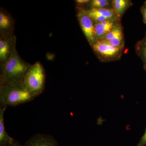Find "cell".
I'll list each match as a JSON object with an SVG mask.
<instances>
[{
  "mask_svg": "<svg viewBox=\"0 0 146 146\" xmlns=\"http://www.w3.org/2000/svg\"><path fill=\"white\" fill-rule=\"evenodd\" d=\"M14 47L2 67L1 85L23 83L25 76L30 67L28 64L21 59Z\"/></svg>",
  "mask_w": 146,
  "mask_h": 146,
  "instance_id": "cell-1",
  "label": "cell"
},
{
  "mask_svg": "<svg viewBox=\"0 0 146 146\" xmlns=\"http://www.w3.org/2000/svg\"><path fill=\"white\" fill-rule=\"evenodd\" d=\"M34 98L24 83L0 86L1 106H16Z\"/></svg>",
  "mask_w": 146,
  "mask_h": 146,
  "instance_id": "cell-2",
  "label": "cell"
},
{
  "mask_svg": "<svg viewBox=\"0 0 146 146\" xmlns=\"http://www.w3.org/2000/svg\"><path fill=\"white\" fill-rule=\"evenodd\" d=\"M46 75L41 63L36 62L30 66L24 78L23 83L33 96H39L45 87Z\"/></svg>",
  "mask_w": 146,
  "mask_h": 146,
  "instance_id": "cell-3",
  "label": "cell"
},
{
  "mask_svg": "<svg viewBox=\"0 0 146 146\" xmlns=\"http://www.w3.org/2000/svg\"><path fill=\"white\" fill-rule=\"evenodd\" d=\"M100 61L110 62L119 60L124 48L115 47L105 40L98 41L92 47Z\"/></svg>",
  "mask_w": 146,
  "mask_h": 146,
  "instance_id": "cell-4",
  "label": "cell"
},
{
  "mask_svg": "<svg viewBox=\"0 0 146 146\" xmlns=\"http://www.w3.org/2000/svg\"><path fill=\"white\" fill-rule=\"evenodd\" d=\"M82 30L91 47L98 42L95 30V23L87 14L86 10L80 9L77 15Z\"/></svg>",
  "mask_w": 146,
  "mask_h": 146,
  "instance_id": "cell-5",
  "label": "cell"
},
{
  "mask_svg": "<svg viewBox=\"0 0 146 146\" xmlns=\"http://www.w3.org/2000/svg\"><path fill=\"white\" fill-rule=\"evenodd\" d=\"M86 11L88 16L91 18L94 23L114 18L121 19L113 9L91 8Z\"/></svg>",
  "mask_w": 146,
  "mask_h": 146,
  "instance_id": "cell-6",
  "label": "cell"
},
{
  "mask_svg": "<svg viewBox=\"0 0 146 146\" xmlns=\"http://www.w3.org/2000/svg\"><path fill=\"white\" fill-rule=\"evenodd\" d=\"M103 40L109 42L114 46L124 48L123 29L121 22L115 24Z\"/></svg>",
  "mask_w": 146,
  "mask_h": 146,
  "instance_id": "cell-7",
  "label": "cell"
},
{
  "mask_svg": "<svg viewBox=\"0 0 146 146\" xmlns=\"http://www.w3.org/2000/svg\"><path fill=\"white\" fill-rule=\"evenodd\" d=\"M23 146H58V145L52 136L38 133L29 139Z\"/></svg>",
  "mask_w": 146,
  "mask_h": 146,
  "instance_id": "cell-8",
  "label": "cell"
},
{
  "mask_svg": "<svg viewBox=\"0 0 146 146\" xmlns=\"http://www.w3.org/2000/svg\"><path fill=\"white\" fill-rule=\"evenodd\" d=\"M120 18H114L95 23V30L98 41L103 40L115 24L121 22Z\"/></svg>",
  "mask_w": 146,
  "mask_h": 146,
  "instance_id": "cell-9",
  "label": "cell"
},
{
  "mask_svg": "<svg viewBox=\"0 0 146 146\" xmlns=\"http://www.w3.org/2000/svg\"><path fill=\"white\" fill-rule=\"evenodd\" d=\"M7 107H0V146H8L12 143L14 140L7 134L5 126L4 115Z\"/></svg>",
  "mask_w": 146,
  "mask_h": 146,
  "instance_id": "cell-10",
  "label": "cell"
},
{
  "mask_svg": "<svg viewBox=\"0 0 146 146\" xmlns=\"http://www.w3.org/2000/svg\"><path fill=\"white\" fill-rule=\"evenodd\" d=\"M133 5L130 0H113L112 1V9L120 18L127 10Z\"/></svg>",
  "mask_w": 146,
  "mask_h": 146,
  "instance_id": "cell-11",
  "label": "cell"
},
{
  "mask_svg": "<svg viewBox=\"0 0 146 146\" xmlns=\"http://www.w3.org/2000/svg\"><path fill=\"white\" fill-rule=\"evenodd\" d=\"M136 54L141 58L144 65L146 64V43L143 39L138 41L135 46Z\"/></svg>",
  "mask_w": 146,
  "mask_h": 146,
  "instance_id": "cell-12",
  "label": "cell"
},
{
  "mask_svg": "<svg viewBox=\"0 0 146 146\" xmlns=\"http://www.w3.org/2000/svg\"><path fill=\"white\" fill-rule=\"evenodd\" d=\"M10 53V46L8 41L1 38L0 40V58L2 61L7 59Z\"/></svg>",
  "mask_w": 146,
  "mask_h": 146,
  "instance_id": "cell-13",
  "label": "cell"
},
{
  "mask_svg": "<svg viewBox=\"0 0 146 146\" xmlns=\"http://www.w3.org/2000/svg\"><path fill=\"white\" fill-rule=\"evenodd\" d=\"M89 3L91 8L112 9V1L92 0Z\"/></svg>",
  "mask_w": 146,
  "mask_h": 146,
  "instance_id": "cell-14",
  "label": "cell"
},
{
  "mask_svg": "<svg viewBox=\"0 0 146 146\" xmlns=\"http://www.w3.org/2000/svg\"><path fill=\"white\" fill-rule=\"evenodd\" d=\"M11 25L10 18L5 13H0V28L1 29H6L9 28Z\"/></svg>",
  "mask_w": 146,
  "mask_h": 146,
  "instance_id": "cell-15",
  "label": "cell"
},
{
  "mask_svg": "<svg viewBox=\"0 0 146 146\" xmlns=\"http://www.w3.org/2000/svg\"><path fill=\"white\" fill-rule=\"evenodd\" d=\"M141 12L143 16V21L146 25V1L144 2L141 8Z\"/></svg>",
  "mask_w": 146,
  "mask_h": 146,
  "instance_id": "cell-16",
  "label": "cell"
},
{
  "mask_svg": "<svg viewBox=\"0 0 146 146\" xmlns=\"http://www.w3.org/2000/svg\"><path fill=\"white\" fill-rule=\"evenodd\" d=\"M146 145V128L145 130L141 140L137 144V146H145Z\"/></svg>",
  "mask_w": 146,
  "mask_h": 146,
  "instance_id": "cell-17",
  "label": "cell"
},
{
  "mask_svg": "<svg viewBox=\"0 0 146 146\" xmlns=\"http://www.w3.org/2000/svg\"><path fill=\"white\" fill-rule=\"evenodd\" d=\"M90 1L89 0H77L76 2L79 4L82 5L84 4L90 2Z\"/></svg>",
  "mask_w": 146,
  "mask_h": 146,
  "instance_id": "cell-18",
  "label": "cell"
},
{
  "mask_svg": "<svg viewBox=\"0 0 146 146\" xmlns=\"http://www.w3.org/2000/svg\"><path fill=\"white\" fill-rule=\"evenodd\" d=\"M8 146H23L21 145V144L18 141H16V140H14V141H13L12 143L11 144V145H9Z\"/></svg>",
  "mask_w": 146,
  "mask_h": 146,
  "instance_id": "cell-19",
  "label": "cell"
},
{
  "mask_svg": "<svg viewBox=\"0 0 146 146\" xmlns=\"http://www.w3.org/2000/svg\"><path fill=\"white\" fill-rule=\"evenodd\" d=\"M143 41L145 42L146 43V32L145 34V36H144L143 39Z\"/></svg>",
  "mask_w": 146,
  "mask_h": 146,
  "instance_id": "cell-20",
  "label": "cell"
},
{
  "mask_svg": "<svg viewBox=\"0 0 146 146\" xmlns=\"http://www.w3.org/2000/svg\"><path fill=\"white\" fill-rule=\"evenodd\" d=\"M144 68L145 70L146 71V64L145 65H144Z\"/></svg>",
  "mask_w": 146,
  "mask_h": 146,
  "instance_id": "cell-21",
  "label": "cell"
}]
</instances>
